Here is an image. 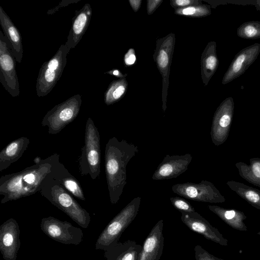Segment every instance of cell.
<instances>
[{"label": "cell", "mask_w": 260, "mask_h": 260, "mask_svg": "<svg viewBox=\"0 0 260 260\" xmlns=\"http://www.w3.org/2000/svg\"><path fill=\"white\" fill-rule=\"evenodd\" d=\"M70 50L61 45L55 54L43 63L40 69L36 85L37 95L46 96L53 89L60 79L67 63V56Z\"/></svg>", "instance_id": "8992f818"}, {"label": "cell", "mask_w": 260, "mask_h": 260, "mask_svg": "<svg viewBox=\"0 0 260 260\" xmlns=\"http://www.w3.org/2000/svg\"><path fill=\"white\" fill-rule=\"evenodd\" d=\"M192 159V156L189 153L167 155L152 175V179L160 180L177 177L188 169Z\"/></svg>", "instance_id": "4fadbf2b"}, {"label": "cell", "mask_w": 260, "mask_h": 260, "mask_svg": "<svg viewBox=\"0 0 260 260\" xmlns=\"http://www.w3.org/2000/svg\"><path fill=\"white\" fill-rule=\"evenodd\" d=\"M254 6L256 10L260 12V0H256Z\"/></svg>", "instance_id": "e575fe53"}, {"label": "cell", "mask_w": 260, "mask_h": 260, "mask_svg": "<svg viewBox=\"0 0 260 260\" xmlns=\"http://www.w3.org/2000/svg\"><path fill=\"white\" fill-rule=\"evenodd\" d=\"M20 231L14 218H10L0 226V251L5 260H16L20 247Z\"/></svg>", "instance_id": "30bf717a"}, {"label": "cell", "mask_w": 260, "mask_h": 260, "mask_svg": "<svg viewBox=\"0 0 260 260\" xmlns=\"http://www.w3.org/2000/svg\"><path fill=\"white\" fill-rule=\"evenodd\" d=\"M238 37L244 39L255 40L260 38V21H250L242 24L237 30Z\"/></svg>", "instance_id": "603a6c76"}, {"label": "cell", "mask_w": 260, "mask_h": 260, "mask_svg": "<svg viewBox=\"0 0 260 260\" xmlns=\"http://www.w3.org/2000/svg\"><path fill=\"white\" fill-rule=\"evenodd\" d=\"M58 161L59 155L55 153L20 172L2 176L0 178V195L3 198L1 204L39 192Z\"/></svg>", "instance_id": "6da1fadb"}, {"label": "cell", "mask_w": 260, "mask_h": 260, "mask_svg": "<svg viewBox=\"0 0 260 260\" xmlns=\"http://www.w3.org/2000/svg\"><path fill=\"white\" fill-rule=\"evenodd\" d=\"M77 2H78V1L69 0V1H65L64 3H63L64 1H62L57 7H56L54 8L53 9H52L49 10L47 12V14H53L55 13L57 11H58L59 10V9L61 7H65V6L68 5L69 4H70V3H77Z\"/></svg>", "instance_id": "f1b7e54d"}, {"label": "cell", "mask_w": 260, "mask_h": 260, "mask_svg": "<svg viewBox=\"0 0 260 260\" xmlns=\"http://www.w3.org/2000/svg\"><path fill=\"white\" fill-rule=\"evenodd\" d=\"M81 104V95L78 94L55 105L44 116L42 126H47L50 135L59 133L77 117Z\"/></svg>", "instance_id": "52a82bcc"}, {"label": "cell", "mask_w": 260, "mask_h": 260, "mask_svg": "<svg viewBox=\"0 0 260 260\" xmlns=\"http://www.w3.org/2000/svg\"><path fill=\"white\" fill-rule=\"evenodd\" d=\"M246 197L249 201L253 203H256L259 200L258 194L252 191H248L246 193Z\"/></svg>", "instance_id": "f546056e"}, {"label": "cell", "mask_w": 260, "mask_h": 260, "mask_svg": "<svg viewBox=\"0 0 260 260\" xmlns=\"http://www.w3.org/2000/svg\"><path fill=\"white\" fill-rule=\"evenodd\" d=\"M170 4L173 7L178 9L191 6L202 5V2L198 0H172L170 1Z\"/></svg>", "instance_id": "484cf974"}, {"label": "cell", "mask_w": 260, "mask_h": 260, "mask_svg": "<svg viewBox=\"0 0 260 260\" xmlns=\"http://www.w3.org/2000/svg\"><path fill=\"white\" fill-rule=\"evenodd\" d=\"M142 248L134 241L121 242L118 240L104 251V257L106 260H138Z\"/></svg>", "instance_id": "ac0fdd59"}, {"label": "cell", "mask_w": 260, "mask_h": 260, "mask_svg": "<svg viewBox=\"0 0 260 260\" xmlns=\"http://www.w3.org/2000/svg\"><path fill=\"white\" fill-rule=\"evenodd\" d=\"M235 212L234 210L227 211L224 213V217L227 219H231L235 216Z\"/></svg>", "instance_id": "836d02e7"}, {"label": "cell", "mask_w": 260, "mask_h": 260, "mask_svg": "<svg viewBox=\"0 0 260 260\" xmlns=\"http://www.w3.org/2000/svg\"><path fill=\"white\" fill-rule=\"evenodd\" d=\"M16 60L12 54L6 37L0 31V82L13 97L20 94L16 70Z\"/></svg>", "instance_id": "9c48e42d"}, {"label": "cell", "mask_w": 260, "mask_h": 260, "mask_svg": "<svg viewBox=\"0 0 260 260\" xmlns=\"http://www.w3.org/2000/svg\"><path fill=\"white\" fill-rule=\"evenodd\" d=\"M175 41L174 35L171 34L158 41L154 57L162 76V109H166V95L168 86L170 65L171 54Z\"/></svg>", "instance_id": "8fae6325"}, {"label": "cell", "mask_w": 260, "mask_h": 260, "mask_svg": "<svg viewBox=\"0 0 260 260\" xmlns=\"http://www.w3.org/2000/svg\"><path fill=\"white\" fill-rule=\"evenodd\" d=\"M172 190L175 193L193 201L207 202L212 199V187L205 181L200 183H177L172 186Z\"/></svg>", "instance_id": "2e32d148"}, {"label": "cell", "mask_w": 260, "mask_h": 260, "mask_svg": "<svg viewBox=\"0 0 260 260\" xmlns=\"http://www.w3.org/2000/svg\"><path fill=\"white\" fill-rule=\"evenodd\" d=\"M127 88V84L125 79L113 81L105 92V103L110 105L118 102L124 96Z\"/></svg>", "instance_id": "7402d4cb"}, {"label": "cell", "mask_w": 260, "mask_h": 260, "mask_svg": "<svg viewBox=\"0 0 260 260\" xmlns=\"http://www.w3.org/2000/svg\"><path fill=\"white\" fill-rule=\"evenodd\" d=\"M141 199L140 197L134 198L111 220L97 239L95 245L96 250L105 251L119 240L122 233L136 217Z\"/></svg>", "instance_id": "5b68a950"}, {"label": "cell", "mask_w": 260, "mask_h": 260, "mask_svg": "<svg viewBox=\"0 0 260 260\" xmlns=\"http://www.w3.org/2000/svg\"><path fill=\"white\" fill-rule=\"evenodd\" d=\"M164 221L159 220L144 242L138 260H159L164 246Z\"/></svg>", "instance_id": "5bb4252c"}, {"label": "cell", "mask_w": 260, "mask_h": 260, "mask_svg": "<svg viewBox=\"0 0 260 260\" xmlns=\"http://www.w3.org/2000/svg\"><path fill=\"white\" fill-rule=\"evenodd\" d=\"M53 171L44 182L39 192L79 226L87 229L91 220L89 213L79 205L61 184L53 179Z\"/></svg>", "instance_id": "3957f363"}, {"label": "cell", "mask_w": 260, "mask_h": 260, "mask_svg": "<svg viewBox=\"0 0 260 260\" xmlns=\"http://www.w3.org/2000/svg\"><path fill=\"white\" fill-rule=\"evenodd\" d=\"M175 13L190 17H202L211 14V7L209 5H196L175 9Z\"/></svg>", "instance_id": "cb8c5ba5"}, {"label": "cell", "mask_w": 260, "mask_h": 260, "mask_svg": "<svg viewBox=\"0 0 260 260\" xmlns=\"http://www.w3.org/2000/svg\"><path fill=\"white\" fill-rule=\"evenodd\" d=\"M142 1L141 0H129V3L135 12H137L139 9Z\"/></svg>", "instance_id": "4dcf8cb0"}, {"label": "cell", "mask_w": 260, "mask_h": 260, "mask_svg": "<svg viewBox=\"0 0 260 260\" xmlns=\"http://www.w3.org/2000/svg\"><path fill=\"white\" fill-rule=\"evenodd\" d=\"M40 228L47 236L62 244L78 245L83 240V233L80 228L52 216L43 218Z\"/></svg>", "instance_id": "ba28073f"}, {"label": "cell", "mask_w": 260, "mask_h": 260, "mask_svg": "<svg viewBox=\"0 0 260 260\" xmlns=\"http://www.w3.org/2000/svg\"><path fill=\"white\" fill-rule=\"evenodd\" d=\"M201 63L202 80L207 85L219 65L215 42L211 41L208 43L202 53Z\"/></svg>", "instance_id": "44dd1931"}, {"label": "cell", "mask_w": 260, "mask_h": 260, "mask_svg": "<svg viewBox=\"0 0 260 260\" xmlns=\"http://www.w3.org/2000/svg\"><path fill=\"white\" fill-rule=\"evenodd\" d=\"M170 201L173 206L180 212L191 213L195 212L194 207L190 203L181 197H171Z\"/></svg>", "instance_id": "d4e9b609"}, {"label": "cell", "mask_w": 260, "mask_h": 260, "mask_svg": "<svg viewBox=\"0 0 260 260\" xmlns=\"http://www.w3.org/2000/svg\"><path fill=\"white\" fill-rule=\"evenodd\" d=\"M91 15L92 9L88 3L85 4L79 10L76 11L65 43L69 50L74 48L81 40L89 24Z\"/></svg>", "instance_id": "9a60e30c"}, {"label": "cell", "mask_w": 260, "mask_h": 260, "mask_svg": "<svg viewBox=\"0 0 260 260\" xmlns=\"http://www.w3.org/2000/svg\"><path fill=\"white\" fill-rule=\"evenodd\" d=\"M259 53V43H254L239 51L235 56L223 76L222 84H226L244 74L257 59Z\"/></svg>", "instance_id": "7c38bea8"}, {"label": "cell", "mask_w": 260, "mask_h": 260, "mask_svg": "<svg viewBox=\"0 0 260 260\" xmlns=\"http://www.w3.org/2000/svg\"><path fill=\"white\" fill-rule=\"evenodd\" d=\"M139 151L138 147L126 140L110 138L105 151V173L110 201L112 205L119 200L126 184V166Z\"/></svg>", "instance_id": "7a4b0ae2"}, {"label": "cell", "mask_w": 260, "mask_h": 260, "mask_svg": "<svg viewBox=\"0 0 260 260\" xmlns=\"http://www.w3.org/2000/svg\"><path fill=\"white\" fill-rule=\"evenodd\" d=\"M106 74H108L113 76H115L118 78H123L124 77V76L118 70L114 69L110 70L108 72L105 73Z\"/></svg>", "instance_id": "d6a6232c"}, {"label": "cell", "mask_w": 260, "mask_h": 260, "mask_svg": "<svg viewBox=\"0 0 260 260\" xmlns=\"http://www.w3.org/2000/svg\"><path fill=\"white\" fill-rule=\"evenodd\" d=\"M29 144L27 137H21L10 143L0 152V171L7 169L23 155Z\"/></svg>", "instance_id": "d6986e66"}, {"label": "cell", "mask_w": 260, "mask_h": 260, "mask_svg": "<svg viewBox=\"0 0 260 260\" xmlns=\"http://www.w3.org/2000/svg\"><path fill=\"white\" fill-rule=\"evenodd\" d=\"M0 24L7 38L12 54L16 61L20 63L23 57L21 34L9 16L0 6Z\"/></svg>", "instance_id": "e0dca14e"}, {"label": "cell", "mask_w": 260, "mask_h": 260, "mask_svg": "<svg viewBox=\"0 0 260 260\" xmlns=\"http://www.w3.org/2000/svg\"><path fill=\"white\" fill-rule=\"evenodd\" d=\"M252 171L255 176L260 178V163L256 162L252 166Z\"/></svg>", "instance_id": "1f68e13d"}, {"label": "cell", "mask_w": 260, "mask_h": 260, "mask_svg": "<svg viewBox=\"0 0 260 260\" xmlns=\"http://www.w3.org/2000/svg\"><path fill=\"white\" fill-rule=\"evenodd\" d=\"M136 60V56L135 51L133 48L129 49L124 57V62L126 66H131L133 65Z\"/></svg>", "instance_id": "4316f807"}, {"label": "cell", "mask_w": 260, "mask_h": 260, "mask_svg": "<svg viewBox=\"0 0 260 260\" xmlns=\"http://www.w3.org/2000/svg\"><path fill=\"white\" fill-rule=\"evenodd\" d=\"M79 168L82 176L89 174L92 180L98 177L101 173L100 134L90 117L86 123L84 145L81 149Z\"/></svg>", "instance_id": "277c9868"}, {"label": "cell", "mask_w": 260, "mask_h": 260, "mask_svg": "<svg viewBox=\"0 0 260 260\" xmlns=\"http://www.w3.org/2000/svg\"><path fill=\"white\" fill-rule=\"evenodd\" d=\"M53 178L73 196L80 200L85 201L83 189L79 181L60 161L56 164L54 168Z\"/></svg>", "instance_id": "ffe728a7"}, {"label": "cell", "mask_w": 260, "mask_h": 260, "mask_svg": "<svg viewBox=\"0 0 260 260\" xmlns=\"http://www.w3.org/2000/svg\"><path fill=\"white\" fill-rule=\"evenodd\" d=\"M162 2L160 0L147 1V13L151 14Z\"/></svg>", "instance_id": "83f0119b"}]
</instances>
